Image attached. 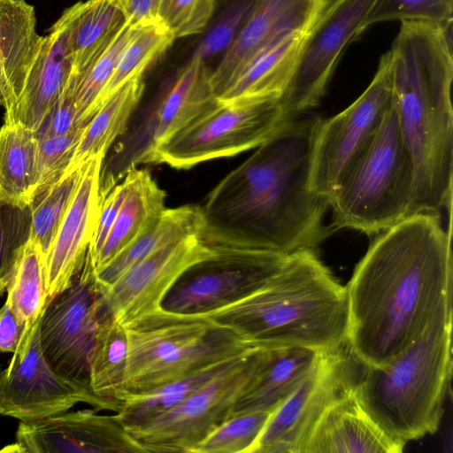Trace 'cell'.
<instances>
[{"instance_id": "obj_1", "label": "cell", "mask_w": 453, "mask_h": 453, "mask_svg": "<svg viewBox=\"0 0 453 453\" xmlns=\"http://www.w3.org/2000/svg\"><path fill=\"white\" fill-rule=\"evenodd\" d=\"M451 236L441 215L417 213L372 242L346 287L347 343L364 366L388 365L452 310Z\"/></svg>"}, {"instance_id": "obj_2", "label": "cell", "mask_w": 453, "mask_h": 453, "mask_svg": "<svg viewBox=\"0 0 453 453\" xmlns=\"http://www.w3.org/2000/svg\"><path fill=\"white\" fill-rule=\"evenodd\" d=\"M322 119L296 117L208 194L207 224L240 243L291 255L316 251L332 234L323 224L328 203L311 191L312 145Z\"/></svg>"}, {"instance_id": "obj_3", "label": "cell", "mask_w": 453, "mask_h": 453, "mask_svg": "<svg viewBox=\"0 0 453 453\" xmlns=\"http://www.w3.org/2000/svg\"><path fill=\"white\" fill-rule=\"evenodd\" d=\"M451 27L403 21L388 50L393 107L414 164L411 215L452 208Z\"/></svg>"}, {"instance_id": "obj_4", "label": "cell", "mask_w": 453, "mask_h": 453, "mask_svg": "<svg viewBox=\"0 0 453 453\" xmlns=\"http://www.w3.org/2000/svg\"><path fill=\"white\" fill-rule=\"evenodd\" d=\"M232 331L256 348H342L349 331V301L316 251L291 254L263 288L196 315Z\"/></svg>"}, {"instance_id": "obj_5", "label": "cell", "mask_w": 453, "mask_h": 453, "mask_svg": "<svg viewBox=\"0 0 453 453\" xmlns=\"http://www.w3.org/2000/svg\"><path fill=\"white\" fill-rule=\"evenodd\" d=\"M452 310L438 315L398 357L366 367L355 389L363 408L393 440L406 444L439 427L451 377Z\"/></svg>"}, {"instance_id": "obj_6", "label": "cell", "mask_w": 453, "mask_h": 453, "mask_svg": "<svg viewBox=\"0 0 453 453\" xmlns=\"http://www.w3.org/2000/svg\"><path fill=\"white\" fill-rule=\"evenodd\" d=\"M124 326L127 359L122 396L151 390L256 348L202 317L163 308Z\"/></svg>"}, {"instance_id": "obj_7", "label": "cell", "mask_w": 453, "mask_h": 453, "mask_svg": "<svg viewBox=\"0 0 453 453\" xmlns=\"http://www.w3.org/2000/svg\"><path fill=\"white\" fill-rule=\"evenodd\" d=\"M415 171L394 107L329 200L334 228L383 232L411 216Z\"/></svg>"}, {"instance_id": "obj_8", "label": "cell", "mask_w": 453, "mask_h": 453, "mask_svg": "<svg viewBox=\"0 0 453 453\" xmlns=\"http://www.w3.org/2000/svg\"><path fill=\"white\" fill-rule=\"evenodd\" d=\"M289 119L281 96L221 103L157 148L149 163L188 169L233 157L264 144Z\"/></svg>"}, {"instance_id": "obj_9", "label": "cell", "mask_w": 453, "mask_h": 453, "mask_svg": "<svg viewBox=\"0 0 453 453\" xmlns=\"http://www.w3.org/2000/svg\"><path fill=\"white\" fill-rule=\"evenodd\" d=\"M259 348L234 360L175 407L127 430L144 453H191L227 419L258 361Z\"/></svg>"}, {"instance_id": "obj_10", "label": "cell", "mask_w": 453, "mask_h": 453, "mask_svg": "<svg viewBox=\"0 0 453 453\" xmlns=\"http://www.w3.org/2000/svg\"><path fill=\"white\" fill-rule=\"evenodd\" d=\"M393 106L389 53L380 58L366 89L337 115L322 119L315 134L309 186L328 203L340 181L363 152Z\"/></svg>"}, {"instance_id": "obj_11", "label": "cell", "mask_w": 453, "mask_h": 453, "mask_svg": "<svg viewBox=\"0 0 453 453\" xmlns=\"http://www.w3.org/2000/svg\"><path fill=\"white\" fill-rule=\"evenodd\" d=\"M102 314L101 290L87 254L70 286L46 302L39 319V337L51 368L88 388L90 357Z\"/></svg>"}, {"instance_id": "obj_12", "label": "cell", "mask_w": 453, "mask_h": 453, "mask_svg": "<svg viewBox=\"0 0 453 453\" xmlns=\"http://www.w3.org/2000/svg\"><path fill=\"white\" fill-rule=\"evenodd\" d=\"M39 319L25 327L9 365L0 372V414L33 421L66 412L80 402L104 410L88 388L62 377L46 361Z\"/></svg>"}, {"instance_id": "obj_13", "label": "cell", "mask_w": 453, "mask_h": 453, "mask_svg": "<svg viewBox=\"0 0 453 453\" xmlns=\"http://www.w3.org/2000/svg\"><path fill=\"white\" fill-rule=\"evenodd\" d=\"M376 0H331L308 34L294 75L281 96L288 119L304 114L324 96L347 45L363 33Z\"/></svg>"}, {"instance_id": "obj_14", "label": "cell", "mask_w": 453, "mask_h": 453, "mask_svg": "<svg viewBox=\"0 0 453 453\" xmlns=\"http://www.w3.org/2000/svg\"><path fill=\"white\" fill-rule=\"evenodd\" d=\"M355 382L342 348L320 352L303 383L271 414L250 453H303L323 413Z\"/></svg>"}, {"instance_id": "obj_15", "label": "cell", "mask_w": 453, "mask_h": 453, "mask_svg": "<svg viewBox=\"0 0 453 453\" xmlns=\"http://www.w3.org/2000/svg\"><path fill=\"white\" fill-rule=\"evenodd\" d=\"M202 233L156 250L109 287L100 288L103 314L126 326L161 310L165 296L179 278L214 255Z\"/></svg>"}, {"instance_id": "obj_16", "label": "cell", "mask_w": 453, "mask_h": 453, "mask_svg": "<svg viewBox=\"0 0 453 453\" xmlns=\"http://www.w3.org/2000/svg\"><path fill=\"white\" fill-rule=\"evenodd\" d=\"M211 73L205 60L192 55L127 145L119 176L132 166L148 164L157 148L221 104L211 86Z\"/></svg>"}, {"instance_id": "obj_17", "label": "cell", "mask_w": 453, "mask_h": 453, "mask_svg": "<svg viewBox=\"0 0 453 453\" xmlns=\"http://www.w3.org/2000/svg\"><path fill=\"white\" fill-rule=\"evenodd\" d=\"M96 410L20 421L16 441L1 451L17 453H144L114 415Z\"/></svg>"}, {"instance_id": "obj_18", "label": "cell", "mask_w": 453, "mask_h": 453, "mask_svg": "<svg viewBox=\"0 0 453 453\" xmlns=\"http://www.w3.org/2000/svg\"><path fill=\"white\" fill-rule=\"evenodd\" d=\"M104 155L84 166L73 200L45 255L46 302L65 289L81 270L96 227Z\"/></svg>"}, {"instance_id": "obj_19", "label": "cell", "mask_w": 453, "mask_h": 453, "mask_svg": "<svg viewBox=\"0 0 453 453\" xmlns=\"http://www.w3.org/2000/svg\"><path fill=\"white\" fill-rule=\"evenodd\" d=\"M331 0H257L235 39L211 73L216 96L262 48L291 32H310Z\"/></svg>"}, {"instance_id": "obj_20", "label": "cell", "mask_w": 453, "mask_h": 453, "mask_svg": "<svg viewBox=\"0 0 453 453\" xmlns=\"http://www.w3.org/2000/svg\"><path fill=\"white\" fill-rule=\"evenodd\" d=\"M75 12L76 4L65 10L43 36L19 96L4 111V123L18 124L35 133L47 118L71 73L68 37Z\"/></svg>"}, {"instance_id": "obj_21", "label": "cell", "mask_w": 453, "mask_h": 453, "mask_svg": "<svg viewBox=\"0 0 453 453\" xmlns=\"http://www.w3.org/2000/svg\"><path fill=\"white\" fill-rule=\"evenodd\" d=\"M355 383L323 413L303 453L403 451L404 444L391 439L365 411L357 397Z\"/></svg>"}, {"instance_id": "obj_22", "label": "cell", "mask_w": 453, "mask_h": 453, "mask_svg": "<svg viewBox=\"0 0 453 453\" xmlns=\"http://www.w3.org/2000/svg\"><path fill=\"white\" fill-rule=\"evenodd\" d=\"M319 353L305 348H259L257 367L230 417L250 411L273 412L303 383Z\"/></svg>"}, {"instance_id": "obj_23", "label": "cell", "mask_w": 453, "mask_h": 453, "mask_svg": "<svg viewBox=\"0 0 453 453\" xmlns=\"http://www.w3.org/2000/svg\"><path fill=\"white\" fill-rule=\"evenodd\" d=\"M309 33H288L258 50L217 95L219 101L282 96Z\"/></svg>"}, {"instance_id": "obj_24", "label": "cell", "mask_w": 453, "mask_h": 453, "mask_svg": "<svg viewBox=\"0 0 453 453\" xmlns=\"http://www.w3.org/2000/svg\"><path fill=\"white\" fill-rule=\"evenodd\" d=\"M42 38L33 5L26 0H0V101L4 111L19 96Z\"/></svg>"}, {"instance_id": "obj_25", "label": "cell", "mask_w": 453, "mask_h": 453, "mask_svg": "<svg viewBox=\"0 0 453 453\" xmlns=\"http://www.w3.org/2000/svg\"><path fill=\"white\" fill-rule=\"evenodd\" d=\"M122 176L126 180L123 202L101 250L90 260L96 274L140 237L165 209L166 194L148 170L132 166Z\"/></svg>"}, {"instance_id": "obj_26", "label": "cell", "mask_w": 453, "mask_h": 453, "mask_svg": "<svg viewBox=\"0 0 453 453\" xmlns=\"http://www.w3.org/2000/svg\"><path fill=\"white\" fill-rule=\"evenodd\" d=\"M206 225L200 206L165 208L140 237L96 274L99 288L109 287L134 264L165 245L202 233Z\"/></svg>"}, {"instance_id": "obj_27", "label": "cell", "mask_w": 453, "mask_h": 453, "mask_svg": "<svg viewBox=\"0 0 453 453\" xmlns=\"http://www.w3.org/2000/svg\"><path fill=\"white\" fill-rule=\"evenodd\" d=\"M144 91L143 77L132 79L114 91L86 125L66 173L98 155H106L128 121Z\"/></svg>"}, {"instance_id": "obj_28", "label": "cell", "mask_w": 453, "mask_h": 453, "mask_svg": "<svg viewBox=\"0 0 453 453\" xmlns=\"http://www.w3.org/2000/svg\"><path fill=\"white\" fill-rule=\"evenodd\" d=\"M126 24L109 0L76 3L69 37L70 77L77 78L104 52Z\"/></svg>"}, {"instance_id": "obj_29", "label": "cell", "mask_w": 453, "mask_h": 453, "mask_svg": "<svg viewBox=\"0 0 453 453\" xmlns=\"http://www.w3.org/2000/svg\"><path fill=\"white\" fill-rule=\"evenodd\" d=\"M127 359L125 326L102 314L90 357L88 388L104 410L118 412L120 409Z\"/></svg>"}, {"instance_id": "obj_30", "label": "cell", "mask_w": 453, "mask_h": 453, "mask_svg": "<svg viewBox=\"0 0 453 453\" xmlns=\"http://www.w3.org/2000/svg\"><path fill=\"white\" fill-rule=\"evenodd\" d=\"M36 149L31 130L9 123L0 127V205L29 206L36 186Z\"/></svg>"}, {"instance_id": "obj_31", "label": "cell", "mask_w": 453, "mask_h": 453, "mask_svg": "<svg viewBox=\"0 0 453 453\" xmlns=\"http://www.w3.org/2000/svg\"><path fill=\"white\" fill-rule=\"evenodd\" d=\"M239 357L210 365L146 392L124 395L116 416L126 429L147 423L178 405Z\"/></svg>"}, {"instance_id": "obj_32", "label": "cell", "mask_w": 453, "mask_h": 453, "mask_svg": "<svg viewBox=\"0 0 453 453\" xmlns=\"http://www.w3.org/2000/svg\"><path fill=\"white\" fill-rule=\"evenodd\" d=\"M44 262L45 255L39 245L28 240L20 250L6 288V300L24 327L41 317L46 303Z\"/></svg>"}, {"instance_id": "obj_33", "label": "cell", "mask_w": 453, "mask_h": 453, "mask_svg": "<svg viewBox=\"0 0 453 453\" xmlns=\"http://www.w3.org/2000/svg\"><path fill=\"white\" fill-rule=\"evenodd\" d=\"M174 40L160 20L137 27L119 58L97 110L123 84L136 77H143L147 69L166 52Z\"/></svg>"}, {"instance_id": "obj_34", "label": "cell", "mask_w": 453, "mask_h": 453, "mask_svg": "<svg viewBox=\"0 0 453 453\" xmlns=\"http://www.w3.org/2000/svg\"><path fill=\"white\" fill-rule=\"evenodd\" d=\"M85 165L65 174L56 183L36 193L31 200L28 240L39 245L44 255L50 250L73 200Z\"/></svg>"}, {"instance_id": "obj_35", "label": "cell", "mask_w": 453, "mask_h": 453, "mask_svg": "<svg viewBox=\"0 0 453 453\" xmlns=\"http://www.w3.org/2000/svg\"><path fill=\"white\" fill-rule=\"evenodd\" d=\"M137 27L125 24L109 46L77 78L69 76L73 88L78 124L86 127L97 111L100 97L106 88L119 58Z\"/></svg>"}, {"instance_id": "obj_36", "label": "cell", "mask_w": 453, "mask_h": 453, "mask_svg": "<svg viewBox=\"0 0 453 453\" xmlns=\"http://www.w3.org/2000/svg\"><path fill=\"white\" fill-rule=\"evenodd\" d=\"M273 412L250 411L219 425L191 453H250Z\"/></svg>"}, {"instance_id": "obj_37", "label": "cell", "mask_w": 453, "mask_h": 453, "mask_svg": "<svg viewBox=\"0 0 453 453\" xmlns=\"http://www.w3.org/2000/svg\"><path fill=\"white\" fill-rule=\"evenodd\" d=\"M453 0H376L363 24V32L372 25L387 21H420L440 26L452 25Z\"/></svg>"}, {"instance_id": "obj_38", "label": "cell", "mask_w": 453, "mask_h": 453, "mask_svg": "<svg viewBox=\"0 0 453 453\" xmlns=\"http://www.w3.org/2000/svg\"><path fill=\"white\" fill-rule=\"evenodd\" d=\"M84 128L80 127L65 134L36 137V186L34 196L65 175Z\"/></svg>"}, {"instance_id": "obj_39", "label": "cell", "mask_w": 453, "mask_h": 453, "mask_svg": "<svg viewBox=\"0 0 453 453\" xmlns=\"http://www.w3.org/2000/svg\"><path fill=\"white\" fill-rule=\"evenodd\" d=\"M29 206L0 205V280L9 283L21 249L30 235Z\"/></svg>"}, {"instance_id": "obj_40", "label": "cell", "mask_w": 453, "mask_h": 453, "mask_svg": "<svg viewBox=\"0 0 453 453\" xmlns=\"http://www.w3.org/2000/svg\"><path fill=\"white\" fill-rule=\"evenodd\" d=\"M217 0H161L158 19L175 39L201 33L213 15Z\"/></svg>"}, {"instance_id": "obj_41", "label": "cell", "mask_w": 453, "mask_h": 453, "mask_svg": "<svg viewBox=\"0 0 453 453\" xmlns=\"http://www.w3.org/2000/svg\"><path fill=\"white\" fill-rule=\"evenodd\" d=\"M256 1H234L201 40L193 55L205 60L226 50L243 26Z\"/></svg>"}, {"instance_id": "obj_42", "label": "cell", "mask_w": 453, "mask_h": 453, "mask_svg": "<svg viewBox=\"0 0 453 453\" xmlns=\"http://www.w3.org/2000/svg\"><path fill=\"white\" fill-rule=\"evenodd\" d=\"M81 127L78 124L73 88L69 80L39 129L36 137L69 134Z\"/></svg>"}, {"instance_id": "obj_43", "label": "cell", "mask_w": 453, "mask_h": 453, "mask_svg": "<svg viewBox=\"0 0 453 453\" xmlns=\"http://www.w3.org/2000/svg\"><path fill=\"white\" fill-rule=\"evenodd\" d=\"M122 14L126 24L140 27L156 22L161 0H109Z\"/></svg>"}, {"instance_id": "obj_44", "label": "cell", "mask_w": 453, "mask_h": 453, "mask_svg": "<svg viewBox=\"0 0 453 453\" xmlns=\"http://www.w3.org/2000/svg\"><path fill=\"white\" fill-rule=\"evenodd\" d=\"M24 329L12 312L10 303L5 300L0 308V353H13Z\"/></svg>"}, {"instance_id": "obj_45", "label": "cell", "mask_w": 453, "mask_h": 453, "mask_svg": "<svg viewBox=\"0 0 453 453\" xmlns=\"http://www.w3.org/2000/svg\"><path fill=\"white\" fill-rule=\"evenodd\" d=\"M8 282L3 280H0V296L4 294L7 288Z\"/></svg>"}, {"instance_id": "obj_46", "label": "cell", "mask_w": 453, "mask_h": 453, "mask_svg": "<svg viewBox=\"0 0 453 453\" xmlns=\"http://www.w3.org/2000/svg\"><path fill=\"white\" fill-rule=\"evenodd\" d=\"M0 106H1V101H0Z\"/></svg>"}]
</instances>
